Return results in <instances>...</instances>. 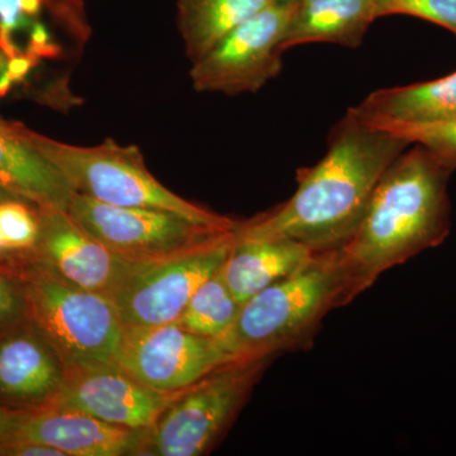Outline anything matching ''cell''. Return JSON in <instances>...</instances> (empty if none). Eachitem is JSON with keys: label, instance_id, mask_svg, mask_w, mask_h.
I'll return each instance as SVG.
<instances>
[{"label": "cell", "instance_id": "d6986e66", "mask_svg": "<svg viewBox=\"0 0 456 456\" xmlns=\"http://www.w3.org/2000/svg\"><path fill=\"white\" fill-rule=\"evenodd\" d=\"M274 0H176L178 28L191 64Z\"/></svg>", "mask_w": 456, "mask_h": 456}, {"label": "cell", "instance_id": "5bb4252c", "mask_svg": "<svg viewBox=\"0 0 456 456\" xmlns=\"http://www.w3.org/2000/svg\"><path fill=\"white\" fill-rule=\"evenodd\" d=\"M151 428L108 424L75 410L28 411L14 439L45 444L65 456L146 455Z\"/></svg>", "mask_w": 456, "mask_h": 456}, {"label": "cell", "instance_id": "ac0fdd59", "mask_svg": "<svg viewBox=\"0 0 456 456\" xmlns=\"http://www.w3.org/2000/svg\"><path fill=\"white\" fill-rule=\"evenodd\" d=\"M375 20V0H299L283 47L326 42L355 49Z\"/></svg>", "mask_w": 456, "mask_h": 456}, {"label": "cell", "instance_id": "484cf974", "mask_svg": "<svg viewBox=\"0 0 456 456\" xmlns=\"http://www.w3.org/2000/svg\"><path fill=\"white\" fill-rule=\"evenodd\" d=\"M0 456H65L45 444L26 439H12L0 443Z\"/></svg>", "mask_w": 456, "mask_h": 456}, {"label": "cell", "instance_id": "f1b7e54d", "mask_svg": "<svg viewBox=\"0 0 456 456\" xmlns=\"http://www.w3.org/2000/svg\"><path fill=\"white\" fill-rule=\"evenodd\" d=\"M16 86L13 80L11 79V77L7 74V71L0 74V98L5 97V95L9 94L13 86Z\"/></svg>", "mask_w": 456, "mask_h": 456}, {"label": "cell", "instance_id": "7c38bea8", "mask_svg": "<svg viewBox=\"0 0 456 456\" xmlns=\"http://www.w3.org/2000/svg\"><path fill=\"white\" fill-rule=\"evenodd\" d=\"M40 236L33 257L66 281L112 296L134 261L112 253L75 224L68 212L37 208Z\"/></svg>", "mask_w": 456, "mask_h": 456}, {"label": "cell", "instance_id": "9a60e30c", "mask_svg": "<svg viewBox=\"0 0 456 456\" xmlns=\"http://www.w3.org/2000/svg\"><path fill=\"white\" fill-rule=\"evenodd\" d=\"M0 187L36 208L68 212L77 191L27 140L22 123L0 117Z\"/></svg>", "mask_w": 456, "mask_h": 456}, {"label": "cell", "instance_id": "4fadbf2b", "mask_svg": "<svg viewBox=\"0 0 456 456\" xmlns=\"http://www.w3.org/2000/svg\"><path fill=\"white\" fill-rule=\"evenodd\" d=\"M66 367L29 318L0 330V404L17 411L46 407L64 384Z\"/></svg>", "mask_w": 456, "mask_h": 456}, {"label": "cell", "instance_id": "44dd1931", "mask_svg": "<svg viewBox=\"0 0 456 456\" xmlns=\"http://www.w3.org/2000/svg\"><path fill=\"white\" fill-rule=\"evenodd\" d=\"M222 266L198 288L176 321L188 331L215 340L231 329L242 305L228 288Z\"/></svg>", "mask_w": 456, "mask_h": 456}, {"label": "cell", "instance_id": "8992f818", "mask_svg": "<svg viewBox=\"0 0 456 456\" xmlns=\"http://www.w3.org/2000/svg\"><path fill=\"white\" fill-rule=\"evenodd\" d=\"M269 360H230L182 389L150 431L146 455L207 454L232 424Z\"/></svg>", "mask_w": 456, "mask_h": 456}, {"label": "cell", "instance_id": "4dcf8cb0", "mask_svg": "<svg viewBox=\"0 0 456 456\" xmlns=\"http://www.w3.org/2000/svg\"><path fill=\"white\" fill-rule=\"evenodd\" d=\"M274 2L278 3V4L290 5V7H296L297 3H298L299 0H274Z\"/></svg>", "mask_w": 456, "mask_h": 456}, {"label": "cell", "instance_id": "603a6c76", "mask_svg": "<svg viewBox=\"0 0 456 456\" xmlns=\"http://www.w3.org/2000/svg\"><path fill=\"white\" fill-rule=\"evenodd\" d=\"M397 134L412 145L425 146L444 163L456 169V117L439 123L424 126H397L383 128Z\"/></svg>", "mask_w": 456, "mask_h": 456}, {"label": "cell", "instance_id": "f546056e", "mask_svg": "<svg viewBox=\"0 0 456 456\" xmlns=\"http://www.w3.org/2000/svg\"><path fill=\"white\" fill-rule=\"evenodd\" d=\"M18 200V198L14 197L13 194L9 193V191H5L4 188L0 187V203L5 202V200Z\"/></svg>", "mask_w": 456, "mask_h": 456}, {"label": "cell", "instance_id": "cb8c5ba5", "mask_svg": "<svg viewBox=\"0 0 456 456\" xmlns=\"http://www.w3.org/2000/svg\"><path fill=\"white\" fill-rule=\"evenodd\" d=\"M375 14L421 18L456 35V0H375Z\"/></svg>", "mask_w": 456, "mask_h": 456}, {"label": "cell", "instance_id": "1f68e13d", "mask_svg": "<svg viewBox=\"0 0 456 456\" xmlns=\"http://www.w3.org/2000/svg\"><path fill=\"white\" fill-rule=\"evenodd\" d=\"M5 66H7V57H5L4 55H3L2 53H0V74L4 73Z\"/></svg>", "mask_w": 456, "mask_h": 456}, {"label": "cell", "instance_id": "d6a6232c", "mask_svg": "<svg viewBox=\"0 0 456 456\" xmlns=\"http://www.w3.org/2000/svg\"><path fill=\"white\" fill-rule=\"evenodd\" d=\"M5 254H7V251H5L4 242H3L2 233H0V259H2V257H4Z\"/></svg>", "mask_w": 456, "mask_h": 456}, {"label": "cell", "instance_id": "52a82bcc", "mask_svg": "<svg viewBox=\"0 0 456 456\" xmlns=\"http://www.w3.org/2000/svg\"><path fill=\"white\" fill-rule=\"evenodd\" d=\"M235 231L179 253L134 261L110 296L123 326L176 322L198 288L227 260Z\"/></svg>", "mask_w": 456, "mask_h": 456}, {"label": "cell", "instance_id": "e0dca14e", "mask_svg": "<svg viewBox=\"0 0 456 456\" xmlns=\"http://www.w3.org/2000/svg\"><path fill=\"white\" fill-rule=\"evenodd\" d=\"M351 110L379 128L449 121L456 117V71L431 82L377 90Z\"/></svg>", "mask_w": 456, "mask_h": 456}, {"label": "cell", "instance_id": "7402d4cb", "mask_svg": "<svg viewBox=\"0 0 456 456\" xmlns=\"http://www.w3.org/2000/svg\"><path fill=\"white\" fill-rule=\"evenodd\" d=\"M0 233L7 254L31 253L40 236L37 208L20 200L0 203Z\"/></svg>", "mask_w": 456, "mask_h": 456}, {"label": "cell", "instance_id": "2e32d148", "mask_svg": "<svg viewBox=\"0 0 456 456\" xmlns=\"http://www.w3.org/2000/svg\"><path fill=\"white\" fill-rule=\"evenodd\" d=\"M316 254L293 240H245L235 235L222 272L231 292L244 305L255 294L298 272Z\"/></svg>", "mask_w": 456, "mask_h": 456}, {"label": "cell", "instance_id": "ffe728a7", "mask_svg": "<svg viewBox=\"0 0 456 456\" xmlns=\"http://www.w3.org/2000/svg\"><path fill=\"white\" fill-rule=\"evenodd\" d=\"M45 16L80 44L88 41L90 27L83 0H0V53L7 59L22 53L20 37H25L27 45L32 29L44 25Z\"/></svg>", "mask_w": 456, "mask_h": 456}, {"label": "cell", "instance_id": "d4e9b609", "mask_svg": "<svg viewBox=\"0 0 456 456\" xmlns=\"http://www.w3.org/2000/svg\"><path fill=\"white\" fill-rule=\"evenodd\" d=\"M26 318L28 316L22 288L11 273L0 269V330Z\"/></svg>", "mask_w": 456, "mask_h": 456}, {"label": "cell", "instance_id": "6da1fadb", "mask_svg": "<svg viewBox=\"0 0 456 456\" xmlns=\"http://www.w3.org/2000/svg\"><path fill=\"white\" fill-rule=\"evenodd\" d=\"M411 143L353 110L335 126L320 163L299 170L287 202L237 224V239H288L312 250L338 248L359 226L375 187Z\"/></svg>", "mask_w": 456, "mask_h": 456}, {"label": "cell", "instance_id": "83f0119b", "mask_svg": "<svg viewBox=\"0 0 456 456\" xmlns=\"http://www.w3.org/2000/svg\"><path fill=\"white\" fill-rule=\"evenodd\" d=\"M28 411L12 410L0 404V443L14 439Z\"/></svg>", "mask_w": 456, "mask_h": 456}, {"label": "cell", "instance_id": "277c9868", "mask_svg": "<svg viewBox=\"0 0 456 456\" xmlns=\"http://www.w3.org/2000/svg\"><path fill=\"white\" fill-rule=\"evenodd\" d=\"M4 270L17 279L27 316L51 342L66 370L114 364L123 322L110 296L66 281L31 254H12Z\"/></svg>", "mask_w": 456, "mask_h": 456}, {"label": "cell", "instance_id": "9c48e42d", "mask_svg": "<svg viewBox=\"0 0 456 456\" xmlns=\"http://www.w3.org/2000/svg\"><path fill=\"white\" fill-rule=\"evenodd\" d=\"M294 7L274 4L228 33L191 66V80L200 93L239 95L255 93L283 68L284 37Z\"/></svg>", "mask_w": 456, "mask_h": 456}, {"label": "cell", "instance_id": "30bf717a", "mask_svg": "<svg viewBox=\"0 0 456 456\" xmlns=\"http://www.w3.org/2000/svg\"><path fill=\"white\" fill-rule=\"evenodd\" d=\"M230 362L215 338L178 322L125 326L114 364L160 392H178Z\"/></svg>", "mask_w": 456, "mask_h": 456}, {"label": "cell", "instance_id": "4316f807", "mask_svg": "<svg viewBox=\"0 0 456 456\" xmlns=\"http://www.w3.org/2000/svg\"><path fill=\"white\" fill-rule=\"evenodd\" d=\"M41 60L37 57L31 55V53H22L13 57L7 59V66H5V71L11 79L13 80L14 84H20L25 82L29 73L40 64Z\"/></svg>", "mask_w": 456, "mask_h": 456}, {"label": "cell", "instance_id": "ba28073f", "mask_svg": "<svg viewBox=\"0 0 456 456\" xmlns=\"http://www.w3.org/2000/svg\"><path fill=\"white\" fill-rule=\"evenodd\" d=\"M68 215L112 253L130 260H149L212 241L231 231L203 226L175 213L99 202L75 193Z\"/></svg>", "mask_w": 456, "mask_h": 456}, {"label": "cell", "instance_id": "5b68a950", "mask_svg": "<svg viewBox=\"0 0 456 456\" xmlns=\"http://www.w3.org/2000/svg\"><path fill=\"white\" fill-rule=\"evenodd\" d=\"M22 131L77 193L112 206L175 213L203 226L233 230L239 224L164 187L147 169L137 146L110 139L95 146H75L44 136L23 123Z\"/></svg>", "mask_w": 456, "mask_h": 456}, {"label": "cell", "instance_id": "7a4b0ae2", "mask_svg": "<svg viewBox=\"0 0 456 456\" xmlns=\"http://www.w3.org/2000/svg\"><path fill=\"white\" fill-rule=\"evenodd\" d=\"M452 171L421 145L402 152L386 170L359 226L336 248L346 273L350 302L383 273L445 241Z\"/></svg>", "mask_w": 456, "mask_h": 456}, {"label": "cell", "instance_id": "8fae6325", "mask_svg": "<svg viewBox=\"0 0 456 456\" xmlns=\"http://www.w3.org/2000/svg\"><path fill=\"white\" fill-rule=\"evenodd\" d=\"M179 392L156 391L118 365L102 364L68 371L59 393L44 408L80 411L122 428H152Z\"/></svg>", "mask_w": 456, "mask_h": 456}, {"label": "cell", "instance_id": "3957f363", "mask_svg": "<svg viewBox=\"0 0 456 456\" xmlns=\"http://www.w3.org/2000/svg\"><path fill=\"white\" fill-rule=\"evenodd\" d=\"M349 303L338 250L320 251L298 272L245 302L233 325L216 341L228 360L272 359L303 346L330 311Z\"/></svg>", "mask_w": 456, "mask_h": 456}]
</instances>
